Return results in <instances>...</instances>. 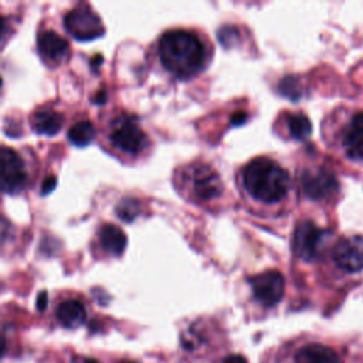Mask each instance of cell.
Masks as SVG:
<instances>
[{
    "mask_svg": "<svg viewBox=\"0 0 363 363\" xmlns=\"http://www.w3.org/2000/svg\"><path fill=\"white\" fill-rule=\"evenodd\" d=\"M163 65L177 77H190L199 72L206 62V48L199 37L186 30H170L159 43Z\"/></svg>",
    "mask_w": 363,
    "mask_h": 363,
    "instance_id": "obj_1",
    "label": "cell"
},
{
    "mask_svg": "<svg viewBox=\"0 0 363 363\" xmlns=\"http://www.w3.org/2000/svg\"><path fill=\"white\" fill-rule=\"evenodd\" d=\"M242 179L245 190L264 203L282 200L289 189L288 173L278 163L265 157L251 160L242 172Z\"/></svg>",
    "mask_w": 363,
    "mask_h": 363,
    "instance_id": "obj_2",
    "label": "cell"
},
{
    "mask_svg": "<svg viewBox=\"0 0 363 363\" xmlns=\"http://www.w3.org/2000/svg\"><path fill=\"white\" fill-rule=\"evenodd\" d=\"M64 26L68 34L75 40L89 41L104 35L105 28L98 14L85 4H79L64 17Z\"/></svg>",
    "mask_w": 363,
    "mask_h": 363,
    "instance_id": "obj_3",
    "label": "cell"
},
{
    "mask_svg": "<svg viewBox=\"0 0 363 363\" xmlns=\"http://www.w3.org/2000/svg\"><path fill=\"white\" fill-rule=\"evenodd\" d=\"M27 183L23 159L11 147H0V190L7 194L20 193Z\"/></svg>",
    "mask_w": 363,
    "mask_h": 363,
    "instance_id": "obj_4",
    "label": "cell"
},
{
    "mask_svg": "<svg viewBox=\"0 0 363 363\" xmlns=\"http://www.w3.org/2000/svg\"><path fill=\"white\" fill-rule=\"evenodd\" d=\"M109 139L115 147L129 155L139 153L147 143V138L136 121L125 115L112 123Z\"/></svg>",
    "mask_w": 363,
    "mask_h": 363,
    "instance_id": "obj_5",
    "label": "cell"
},
{
    "mask_svg": "<svg viewBox=\"0 0 363 363\" xmlns=\"http://www.w3.org/2000/svg\"><path fill=\"white\" fill-rule=\"evenodd\" d=\"M252 294L258 302L265 306L278 303L285 291V279L278 271H265L250 278Z\"/></svg>",
    "mask_w": 363,
    "mask_h": 363,
    "instance_id": "obj_6",
    "label": "cell"
},
{
    "mask_svg": "<svg viewBox=\"0 0 363 363\" xmlns=\"http://www.w3.org/2000/svg\"><path fill=\"white\" fill-rule=\"evenodd\" d=\"M323 231L315 223L306 220L296 225L294 233V252L303 261L315 259L320 252Z\"/></svg>",
    "mask_w": 363,
    "mask_h": 363,
    "instance_id": "obj_7",
    "label": "cell"
},
{
    "mask_svg": "<svg viewBox=\"0 0 363 363\" xmlns=\"http://www.w3.org/2000/svg\"><path fill=\"white\" fill-rule=\"evenodd\" d=\"M303 193L311 199H325L336 193L339 183L335 174L326 169L306 170L301 177Z\"/></svg>",
    "mask_w": 363,
    "mask_h": 363,
    "instance_id": "obj_8",
    "label": "cell"
},
{
    "mask_svg": "<svg viewBox=\"0 0 363 363\" xmlns=\"http://www.w3.org/2000/svg\"><path fill=\"white\" fill-rule=\"evenodd\" d=\"M333 258L347 272L363 269V237L352 235L339 240L333 250Z\"/></svg>",
    "mask_w": 363,
    "mask_h": 363,
    "instance_id": "obj_9",
    "label": "cell"
},
{
    "mask_svg": "<svg viewBox=\"0 0 363 363\" xmlns=\"http://www.w3.org/2000/svg\"><path fill=\"white\" fill-rule=\"evenodd\" d=\"M190 183L194 194L200 200H213L223 191V183L218 173L206 164H197L191 169Z\"/></svg>",
    "mask_w": 363,
    "mask_h": 363,
    "instance_id": "obj_10",
    "label": "cell"
},
{
    "mask_svg": "<svg viewBox=\"0 0 363 363\" xmlns=\"http://www.w3.org/2000/svg\"><path fill=\"white\" fill-rule=\"evenodd\" d=\"M38 54L47 61H61L69 51L68 41L60 34L48 30L38 34L37 38Z\"/></svg>",
    "mask_w": 363,
    "mask_h": 363,
    "instance_id": "obj_11",
    "label": "cell"
},
{
    "mask_svg": "<svg viewBox=\"0 0 363 363\" xmlns=\"http://www.w3.org/2000/svg\"><path fill=\"white\" fill-rule=\"evenodd\" d=\"M343 146L352 159L363 160V112L354 115L349 122L343 136Z\"/></svg>",
    "mask_w": 363,
    "mask_h": 363,
    "instance_id": "obj_12",
    "label": "cell"
},
{
    "mask_svg": "<svg viewBox=\"0 0 363 363\" xmlns=\"http://www.w3.org/2000/svg\"><path fill=\"white\" fill-rule=\"evenodd\" d=\"M295 363H343L339 354L325 345H306L295 354Z\"/></svg>",
    "mask_w": 363,
    "mask_h": 363,
    "instance_id": "obj_13",
    "label": "cell"
},
{
    "mask_svg": "<svg viewBox=\"0 0 363 363\" xmlns=\"http://www.w3.org/2000/svg\"><path fill=\"white\" fill-rule=\"evenodd\" d=\"M64 125V116L60 112L44 109L38 111L31 116V128L35 133L54 136L57 135Z\"/></svg>",
    "mask_w": 363,
    "mask_h": 363,
    "instance_id": "obj_14",
    "label": "cell"
},
{
    "mask_svg": "<svg viewBox=\"0 0 363 363\" xmlns=\"http://www.w3.org/2000/svg\"><path fill=\"white\" fill-rule=\"evenodd\" d=\"M57 319L65 328L81 326L86 320V311L81 301L68 299L57 308Z\"/></svg>",
    "mask_w": 363,
    "mask_h": 363,
    "instance_id": "obj_15",
    "label": "cell"
},
{
    "mask_svg": "<svg viewBox=\"0 0 363 363\" xmlns=\"http://www.w3.org/2000/svg\"><path fill=\"white\" fill-rule=\"evenodd\" d=\"M99 241H101L102 247L113 255H121L128 242L125 233L113 224H105L101 227Z\"/></svg>",
    "mask_w": 363,
    "mask_h": 363,
    "instance_id": "obj_16",
    "label": "cell"
},
{
    "mask_svg": "<svg viewBox=\"0 0 363 363\" xmlns=\"http://www.w3.org/2000/svg\"><path fill=\"white\" fill-rule=\"evenodd\" d=\"M95 128L89 121H79L74 123L68 130V139L78 147L88 146L95 138Z\"/></svg>",
    "mask_w": 363,
    "mask_h": 363,
    "instance_id": "obj_17",
    "label": "cell"
},
{
    "mask_svg": "<svg viewBox=\"0 0 363 363\" xmlns=\"http://www.w3.org/2000/svg\"><path fill=\"white\" fill-rule=\"evenodd\" d=\"M286 126L289 135L298 140L306 139L312 132L311 121L303 113H289L286 116Z\"/></svg>",
    "mask_w": 363,
    "mask_h": 363,
    "instance_id": "obj_18",
    "label": "cell"
},
{
    "mask_svg": "<svg viewBox=\"0 0 363 363\" xmlns=\"http://www.w3.org/2000/svg\"><path fill=\"white\" fill-rule=\"evenodd\" d=\"M139 201L135 200V199H130V197H126V199H122L118 206H116V214L118 217L122 220V221H126V223H130L136 218L138 213H139Z\"/></svg>",
    "mask_w": 363,
    "mask_h": 363,
    "instance_id": "obj_19",
    "label": "cell"
},
{
    "mask_svg": "<svg viewBox=\"0 0 363 363\" xmlns=\"http://www.w3.org/2000/svg\"><path fill=\"white\" fill-rule=\"evenodd\" d=\"M298 84V81L295 79V78H284V81L281 82V92L284 94V95H286V96H291V98H296V96H299V94H301V88H299V85L298 86H294V85H296Z\"/></svg>",
    "mask_w": 363,
    "mask_h": 363,
    "instance_id": "obj_20",
    "label": "cell"
},
{
    "mask_svg": "<svg viewBox=\"0 0 363 363\" xmlns=\"http://www.w3.org/2000/svg\"><path fill=\"white\" fill-rule=\"evenodd\" d=\"M55 187H57V179L54 176L45 177L43 182V186H41V196L50 194Z\"/></svg>",
    "mask_w": 363,
    "mask_h": 363,
    "instance_id": "obj_21",
    "label": "cell"
},
{
    "mask_svg": "<svg viewBox=\"0 0 363 363\" xmlns=\"http://www.w3.org/2000/svg\"><path fill=\"white\" fill-rule=\"evenodd\" d=\"M11 225L0 217V241H4V240H10L11 237Z\"/></svg>",
    "mask_w": 363,
    "mask_h": 363,
    "instance_id": "obj_22",
    "label": "cell"
},
{
    "mask_svg": "<svg viewBox=\"0 0 363 363\" xmlns=\"http://www.w3.org/2000/svg\"><path fill=\"white\" fill-rule=\"evenodd\" d=\"M47 303H48V295L45 291H41L37 296V309L44 311L47 308Z\"/></svg>",
    "mask_w": 363,
    "mask_h": 363,
    "instance_id": "obj_23",
    "label": "cell"
},
{
    "mask_svg": "<svg viewBox=\"0 0 363 363\" xmlns=\"http://www.w3.org/2000/svg\"><path fill=\"white\" fill-rule=\"evenodd\" d=\"M108 99V95H106V91L105 89H101L98 91L94 96H92V101L96 104V105H104Z\"/></svg>",
    "mask_w": 363,
    "mask_h": 363,
    "instance_id": "obj_24",
    "label": "cell"
},
{
    "mask_svg": "<svg viewBox=\"0 0 363 363\" xmlns=\"http://www.w3.org/2000/svg\"><path fill=\"white\" fill-rule=\"evenodd\" d=\"M223 363H247V360L240 354H233V356H228Z\"/></svg>",
    "mask_w": 363,
    "mask_h": 363,
    "instance_id": "obj_25",
    "label": "cell"
},
{
    "mask_svg": "<svg viewBox=\"0 0 363 363\" xmlns=\"http://www.w3.org/2000/svg\"><path fill=\"white\" fill-rule=\"evenodd\" d=\"M102 61H104L102 55H95V57L91 60V65H92L94 68H98V65H99Z\"/></svg>",
    "mask_w": 363,
    "mask_h": 363,
    "instance_id": "obj_26",
    "label": "cell"
},
{
    "mask_svg": "<svg viewBox=\"0 0 363 363\" xmlns=\"http://www.w3.org/2000/svg\"><path fill=\"white\" fill-rule=\"evenodd\" d=\"M4 350H6V342H4V339L0 336V357L3 356Z\"/></svg>",
    "mask_w": 363,
    "mask_h": 363,
    "instance_id": "obj_27",
    "label": "cell"
},
{
    "mask_svg": "<svg viewBox=\"0 0 363 363\" xmlns=\"http://www.w3.org/2000/svg\"><path fill=\"white\" fill-rule=\"evenodd\" d=\"M245 119V115H242L241 112H240V115H237V116H234V119H233V122L234 123H238V122H242Z\"/></svg>",
    "mask_w": 363,
    "mask_h": 363,
    "instance_id": "obj_28",
    "label": "cell"
},
{
    "mask_svg": "<svg viewBox=\"0 0 363 363\" xmlns=\"http://www.w3.org/2000/svg\"><path fill=\"white\" fill-rule=\"evenodd\" d=\"M3 31H4V18L0 16V38L3 35Z\"/></svg>",
    "mask_w": 363,
    "mask_h": 363,
    "instance_id": "obj_29",
    "label": "cell"
},
{
    "mask_svg": "<svg viewBox=\"0 0 363 363\" xmlns=\"http://www.w3.org/2000/svg\"><path fill=\"white\" fill-rule=\"evenodd\" d=\"M85 363H98V362H96V360H92V359H91V360H86Z\"/></svg>",
    "mask_w": 363,
    "mask_h": 363,
    "instance_id": "obj_30",
    "label": "cell"
},
{
    "mask_svg": "<svg viewBox=\"0 0 363 363\" xmlns=\"http://www.w3.org/2000/svg\"><path fill=\"white\" fill-rule=\"evenodd\" d=\"M1 84H3V81H1V77H0V86H1Z\"/></svg>",
    "mask_w": 363,
    "mask_h": 363,
    "instance_id": "obj_31",
    "label": "cell"
}]
</instances>
